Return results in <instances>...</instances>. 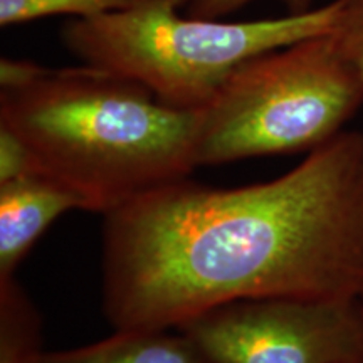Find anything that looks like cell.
<instances>
[{
  "label": "cell",
  "instance_id": "52a82bcc",
  "mask_svg": "<svg viewBox=\"0 0 363 363\" xmlns=\"http://www.w3.org/2000/svg\"><path fill=\"white\" fill-rule=\"evenodd\" d=\"M39 363H212L179 330H115L101 342L44 352Z\"/></svg>",
  "mask_w": 363,
  "mask_h": 363
},
{
  "label": "cell",
  "instance_id": "8fae6325",
  "mask_svg": "<svg viewBox=\"0 0 363 363\" xmlns=\"http://www.w3.org/2000/svg\"><path fill=\"white\" fill-rule=\"evenodd\" d=\"M30 174H38L30 152L19 136L0 126V184Z\"/></svg>",
  "mask_w": 363,
  "mask_h": 363
},
{
  "label": "cell",
  "instance_id": "7c38bea8",
  "mask_svg": "<svg viewBox=\"0 0 363 363\" xmlns=\"http://www.w3.org/2000/svg\"><path fill=\"white\" fill-rule=\"evenodd\" d=\"M254 0H190L185 7V13L190 17L211 21H225L230 13L240 11ZM289 13H301L310 11L311 0H279Z\"/></svg>",
  "mask_w": 363,
  "mask_h": 363
},
{
  "label": "cell",
  "instance_id": "30bf717a",
  "mask_svg": "<svg viewBox=\"0 0 363 363\" xmlns=\"http://www.w3.org/2000/svg\"><path fill=\"white\" fill-rule=\"evenodd\" d=\"M333 33L345 54L363 72V0H342Z\"/></svg>",
  "mask_w": 363,
  "mask_h": 363
},
{
  "label": "cell",
  "instance_id": "277c9868",
  "mask_svg": "<svg viewBox=\"0 0 363 363\" xmlns=\"http://www.w3.org/2000/svg\"><path fill=\"white\" fill-rule=\"evenodd\" d=\"M363 104V72L337 35H311L247 59L197 120L195 163L315 150L343 131Z\"/></svg>",
  "mask_w": 363,
  "mask_h": 363
},
{
  "label": "cell",
  "instance_id": "9c48e42d",
  "mask_svg": "<svg viewBox=\"0 0 363 363\" xmlns=\"http://www.w3.org/2000/svg\"><path fill=\"white\" fill-rule=\"evenodd\" d=\"M143 0H0V26L44 19V17L72 16L91 19L103 13L126 11Z\"/></svg>",
  "mask_w": 363,
  "mask_h": 363
},
{
  "label": "cell",
  "instance_id": "6da1fadb",
  "mask_svg": "<svg viewBox=\"0 0 363 363\" xmlns=\"http://www.w3.org/2000/svg\"><path fill=\"white\" fill-rule=\"evenodd\" d=\"M101 296L115 330H179L242 299H363V133L264 184L187 177L103 216Z\"/></svg>",
  "mask_w": 363,
  "mask_h": 363
},
{
  "label": "cell",
  "instance_id": "7a4b0ae2",
  "mask_svg": "<svg viewBox=\"0 0 363 363\" xmlns=\"http://www.w3.org/2000/svg\"><path fill=\"white\" fill-rule=\"evenodd\" d=\"M197 110L162 103L138 81L96 66L45 67L0 88V126L35 170L106 216L197 169Z\"/></svg>",
  "mask_w": 363,
  "mask_h": 363
},
{
  "label": "cell",
  "instance_id": "ba28073f",
  "mask_svg": "<svg viewBox=\"0 0 363 363\" xmlns=\"http://www.w3.org/2000/svg\"><path fill=\"white\" fill-rule=\"evenodd\" d=\"M40 316L16 278L0 281V363H39Z\"/></svg>",
  "mask_w": 363,
  "mask_h": 363
},
{
  "label": "cell",
  "instance_id": "8992f818",
  "mask_svg": "<svg viewBox=\"0 0 363 363\" xmlns=\"http://www.w3.org/2000/svg\"><path fill=\"white\" fill-rule=\"evenodd\" d=\"M83 203L69 189L43 174L0 184V281L17 267L48 227Z\"/></svg>",
  "mask_w": 363,
  "mask_h": 363
},
{
  "label": "cell",
  "instance_id": "5b68a950",
  "mask_svg": "<svg viewBox=\"0 0 363 363\" xmlns=\"http://www.w3.org/2000/svg\"><path fill=\"white\" fill-rule=\"evenodd\" d=\"M179 331L212 363H363V299H242Z\"/></svg>",
  "mask_w": 363,
  "mask_h": 363
},
{
  "label": "cell",
  "instance_id": "3957f363",
  "mask_svg": "<svg viewBox=\"0 0 363 363\" xmlns=\"http://www.w3.org/2000/svg\"><path fill=\"white\" fill-rule=\"evenodd\" d=\"M190 0L138 6L74 19L61 40L84 65L126 76L179 110H201L242 62L311 35L331 33L342 0L278 19L229 22L182 13Z\"/></svg>",
  "mask_w": 363,
  "mask_h": 363
}]
</instances>
